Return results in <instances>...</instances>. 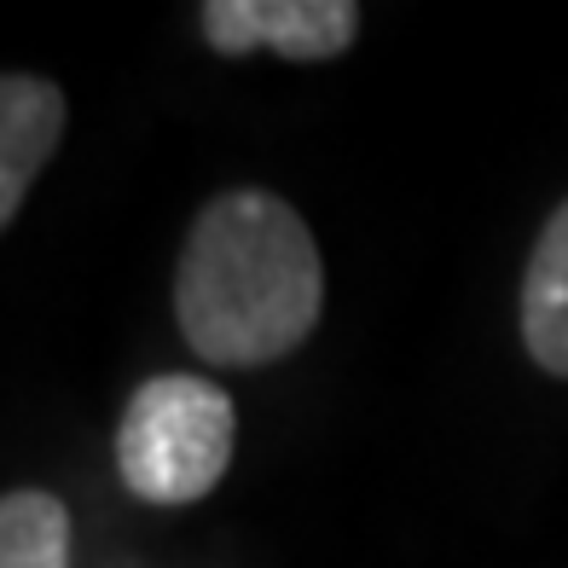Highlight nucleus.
<instances>
[{"label":"nucleus","instance_id":"f257e3e1","mask_svg":"<svg viewBox=\"0 0 568 568\" xmlns=\"http://www.w3.org/2000/svg\"><path fill=\"white\" fill-rule=\"evenodd\" d=\"M325 307V262L307 221L262 186L215 192L174 273L180 337L210 366H273L302 348Z\"/></svg>","mask_w":568,"mask_h":568},{"label":"nucleus","instance_id":"20e7f679","mask_svg":"<svg viewBox=\"0 0 568 568\" xmlns=\"http://www.w3.org/2000/svg\"><path fill=\"white\" fill-rule=\"evenodd\" d=\"M59 140H64L59 82L30 75V70H7L0 75V232L23 210L36 174L53 163Z\"/></svg>","mask_w":568,"mask_h":568},{"label":"nucleus","instance_id":"39448f33","mask_svg":"<svg viewBox=\"0 0 568 568\" xmlns=\"http://www.w3.org/2000/svg\"><path fill=\"white\" fill-rule=\"evenodd\" d=\"M523 343L539 372L568 377V203H557L523 273Z\"/></svg>","mask_w":568,"mask_h":568},{"label":"nucleus","instance_id":"f03ea898","mask_svg":"<svg viewBox=\"0 0 568 568\" xmlns=\"http://www.w3.org/2000/svg\"><path fill=\"white\" fill-rule=\"evenodd\" d=\"M239 412L210 377L163 372L134 389L116 424L122 487L145 505H197L232 464Z\"/></svg>","mask_w":568,"mask_h":568},{"label":"nucleus","instance_id":"7ed1b4c3","mask_svg":"<svg viewBox=\"0 0 568 568\" xmlns=\"http://www.w3.org/2000/svg\"><path fill=\"white\" fill-rule=\"evenodd\" d=\"M203 41L226 59L278 53L296 64H325L354 47L359 7L354 0H203Z\"/></svg>","mask_w":568,"mask_h":568},{"label":"nucleus","instance_id":"423d86ee","mask_svg":"<svg viewBox=\"0 0 568 568\" xmlns=\"http://www.w3.org/2000/svg\"><path fill=\"white\" fill-rule=\"evenodd\" d=\"M0 568H70V505L59 494H0Z\"/></svg>","mask_w":568,"mask_h":568}]
</instances>
